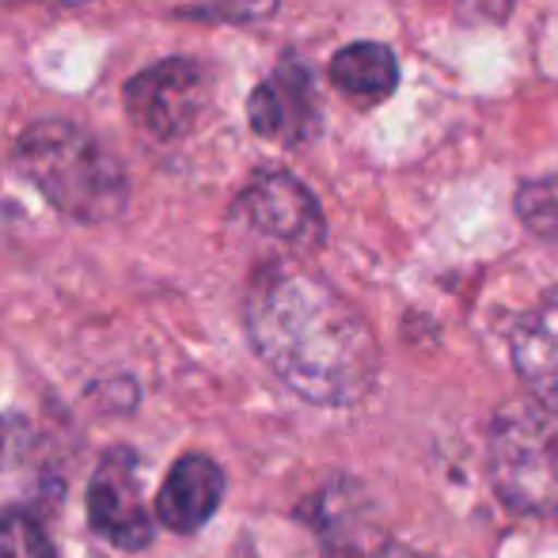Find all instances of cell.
<instances>
[{
	"instance_id": "6da1fadb",
	"label": "cell",
	"mask_w": 558,
	"mask_h": 558,
	"mask_svg": "<svg viewBox=\"0 0 558 558\" xmlns=\"http://www.w3.org/2000/svg\"><path fill=\"white\" fill-rule=\"evenodd\" d=\"M247 327L266 365L312 403L345 407L373 388L376 342L365 319L308 274L258 281Z\"/></svg>"
},
{
	"instance_id": "7a4b0ae2",
	"label": "cell",
	"mask_w": 558,
	"mask_h": 558,
	"mask_svg": "<svg viewBox=\"0 0 558 558\" xmlns=\"http://www.w3.org/2000/svg\"><path fill=\"white\" fill-rule=\"evenodd\" d=\"M15 163L35 191L73 221H107L125 206L114 156L73 122H38L15 145Z\"/></svg>"
},
{
	"instance_id": "3957f363",
	"label": "cell",
	"mask_w": 558,
	"mask_h": 558,
	"mask_svg": "<svg viewBox=\"0 0 558 558\" xmlns=\"http://www.w3.org/2000/svg\"><path fill=\"white\" fill-rule=\"evenodd\" d=\"M494 490L517 513L558 517V418L532 403H509L490 429Z\"/></svg>"
},
{
	"instance_id": "277c9868",
	"label": "cell",
	"mask_w": 558,
	"mask_h": 558,
	"mask_svg": "<svg viewBox=\"0 0 558 558\" xmlns=\"http://www.w3.org/2000/svg\"><path fill=\"white\" fill-rule=\"evenodd\" d=\"M206 73L198 61L171 58L137 73L125 84V111L153 137H179L198 122L206 107Z\"/></svg>"
},
{
	"instance_id": "5b68a950",
	"label": "cell",
	"mask_w": 558,
	"mask_h": 558,
	"mask_svg": "<svg viewBox=\"0 0 558 558\" xmlns=\"http://www.w3.org/2000/svg\"><path fill=\"white\" fill-rule=\"evenodd\" d=\"M240 209L258 232L274 235V240L296 243V247H316L324 240V214H319L316 198L301 179L286 175V171H266V175L251 179Z\"/></svg>"
},
{
	"instance_id": "8992f818",
	"label": "cell",
	"mask_w": 558,
	"mask_h": 558,
	"mask_svg": "<svg viewBox=\"0 0 558 558\" xmlns=\"http://www.w3.org/2000/svg\"><path fill=\"white\" fill-rule=\"evenodd\" d=\"M88 521L104 539L125 551H141L153 539V517L141 501L130 456H118V468L107 463L88 490Z\"/></svg>"
},
{
	"instance_id": "52a82bcc",
	"label": "cell",
	"mask_w": 558,
	"mask_h": 558,
	"mask_svg": "<svg viewBox=\"0 0 558 558\" xmlns=\"http://www.w3.org/2000/svg\"><path fill=\"white\" fill-rule=\"evenodd\" d=\"M247 118L255 133L270 141H304L316 125V92L308 73L296 61H286L274 81L251 92Z\"/></svg>"
},
{
	"instance_id": "ba28073f",
	"label": "cell",
	"mask_w": 558,
	"mask_h": 558,
	"mask_svg": "<svg viewBox=\"0 0 558 558\" xmlns=\"http://www.w3.org/2000/svg\"><path fill=\"white\" fill-rule=\"evenodd\" d=\"M225 494V475L209 456H183L168 471L156 498V517L171 532H194L217 513Z\"/></svg>"
},
{
	"instance_id": "9c48e42d",
	"label": "cell",
	"mask_w": 558,
	"mask_h": 558,
	"mask_svg": "<svg viewBox=\"0 0 558 558\" xmlns=\"http://www.w3.org/2000/svg\"><path fill=\"white\" fill-rule=\"evenodd\" d=\"M513 361L532 396L558 414V289L517 324Z\"/></svg>"
},
{
	"instance_id": "30bf717a",
	"label": "cell",
	"mask_w": 558,
	"mask_h": 558,
	"mask_svg": "<svg viewBox=\"0 0 558 558\" xmlns=\"http://www.w3.org/2000/svg\"><path fill=\"white\" fill-rule=\"evenodd\" d=\"M331 84L361 104H380L399 84L396 53L380 43H353L335 53L331 61Z\"/></svg>"
},
{
	"instance_id": "8fae6325",
	"label": "cell",
	"mask_w": 558,
	"mask_h": 558,
	"mask_svg": "<svg viewBox=\"0 0 558 558\" xmlns=\"http://www.w3.org/2000/svg\"><path fill=\"white\" fill-rule=\"evenodd\" d=\"M517 217L539 240H558V175L524 183L517 194Z\"/></svg>"
},
{
	"instance_id": "7c38bea8",
	"label": "cell",
	"mask_w": 558,
	"mask_h": 558,
	"mask_svg": "<svg viewBox=\"0 0 558 558\" xmlns=\"http://www.w3.org/2000/svg\"><path fill=\"white\" fill-rule=\"evenodd\" d=\"M0 558H58L46 529L31 513H0Z\"/></svg>"
},
{
	"instance_id": "4fadbf2b",
	"label": "cell",
	"mask_w": 558,
	"mask_h": 558,
	"mask_svg": "<svg viewBox=\"0 0 558 558\" xmlns=\"http://www.w3.org/2000/svg\"><path fill=\"white\" fill-rule=\"evenodd\" d=\"M278 8V0H217L209 12L198 15H217V20H232V23H255Z\"/></svg>"
},
{
	"instance_id": "5bb4252c",
	"label": "cell",
	"mask_w": 558,
	"mask_h": 558,
	"mask_svg": "<svg viewBox=\"0 0 558 558\" xmlns=\"http://www.w3.org/2000/svg\"><path fill=\"white\" fill-rule=\"evenodd\" d=\"M460 20L468 23H501L513 8V0H452Z\"/></svg>"
},
{
	"instance_id": "9a60e30c",
	"label": "cell",
	"mask_w": 558,
	"mask_h": 558,
	"mask_svg": "<svg viewBox=\"0 0 558 558\" xmlns=\"http://www.w3.org/2000/svg\"><path fill=\"white\" fill-rule=\"evenodd\" d=\"M384 558H426V555H414V551H391V555H384Z\"/></svg>"
},
{
	"instance_id": "2e32d148",
	"label": "cell",
	"mask_w": 558,
	"mask_h": 558,
	"mask_svg": "<svg viewBox=\"0 0 558 558\" xmlns=\"http://www.w3.org/2000/svg\"><path fill=\"white\" fill-rule=\"evenodd\" d=\"M58 4H84V0H58Z\"/></svg>"
},
{
	"instance_id": "e0dca14e",
	"label": "cell",
	"mask_w": 558,
	"mask_h": 558,
	"mask_svg": "<svg viewBox=\"0 0 558 558\" xmlns=\"http://www.w3.org/2000/svg\"><path fill=\"white\" fill-rule=\"evenodd\" d=\"M0 448H4V422H0Z\"/></svg>"
}]
</instances>
